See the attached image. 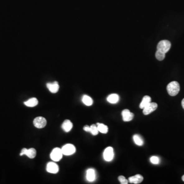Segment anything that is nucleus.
I'll use <instances>...</instances> for the list:
<instances>
[{
    "instance_id": "1",
    "label": "nucleus",
    "mask_w": 184,
    "mask_h": 184,
    "mask_svg": "<svg viewBox=\"0 0 184 184\" xmlns=\"http://www.w3.org/2000/svg\"><path fill=\"white\" fill-rule=\"evenodd\" d=\"M167 92L171 96H175L180 92V85L177 81H172L167 86Z\"/></svg>"
},
{
    "instance_id": "2",
    "label": "nucleus",
    "mask_w": 184,
    "mask_h": 184,
    "mask_svg": "<svg viewBox=\"0 0 184 184\" xmlns=\"http://www.w3.org/2000/svg\"><path fill=\"white\" fill-rule=\"evenodd\" d=\"M171 46V43L169 40H161L157 45V50L166 53L169 51Z\"/></svg>"
},
{
    "instance_id": "3",
    "label": "nucleus",
    "mask_w": 184,
    "mask_h": 184,
    "mask_svg": "<svg viewBox=\"0 0 184 184\" xmlns=\"http://www.w3.org/2000/svg\"><path fill=\"white\" fill-rule=\"evenodd\" d=\"M63 154L62 152V149L56 147L52 150L50 154V158L52 161L54 162H58L62 159Z\"/></svg>"
},
{
    "instance_id": "4",
    "label": "nucleus",
    "mask_w": 184,
    "mask_h": 184,
    "mask_svg": "<svg viewBox=\"0 0 184 184\" xmlns=\"http://www.w3.org/2000/svg\"><path fill=\"white\" fill-rule=\"evenodd\" d=\"M62 150L63 155H70L75 153L76 148L73 144H67L62 147Z\"/></svg>"
},
{
    "instance_id": "5",
    "label": "nucleus",
    "mask_w": 184,
    "mask_h": 184,
    "mask_svg": "<svg viewBox=\"0 0 184 184\" xmlns=\"http://www.w3.org/2000/svg\"><path fill=\"white\" fill-rule=\"evenodd\" d=\"M33 124L38 128H43L46 126L47 120L43 117H38L33 120Z\"/></svg>"
},
{
    "instance_id": "6",
    "label": "nucleus",
    "mask_w": 184,
    "mask_h": 184,
    "mask_svg": "<svg viewBox=\"0 0 184 184\" xmlns=\"http://www.w3.org/2000/svg\"><path fill=\"white\" fill-rule=\"evenodd\" d=\"M114 150L112 147H108L105 148L104 153V158L107 162L112 161L114 158Z\"/></svg>"
},
{
    "instance_id": "7",
    "label": "nucleus",
    "mask_w": 184,
    "mask_h": 184,
    "mask_svg": "<svg viewBox=\"0 0 184 184\" xmlns=\"http://www.w3.org/2000/svg\"><path fill=\"white\" fill-rule=\"evenodd\" d=\"M23 155H26L30 159L34 158L36 155V150L33 148H30L28 150L27 148H23L21 152L20 155L22 156Z\"/></svg>"
},
{
    "instance_id": "8",
    "label": "nucleus",
    "mask_w": 184,
    "mask_h": 184,
    "mask_svg": "<svg viewBox=\"0 0 184 184\" xmlns=\"http://www.w3.org/2000/svg\"><path fill=\"white\" fill-rule=\"evenodd\" d=\"M158 104L154 102H150L143 108V113L145 115H149L157 109Z\"/></svg>"
},
{
    "instance_id": "9",
    "label": "nucleus",
    "mask_w": 184,
    "mask_h": 184,
    "mask_svg": "<svg viewBox=\"0 0 184 184\" xmlns=\"http://www.w3.org/2000/svg\"><path fill=\"white\" fill-rule=\"evenodd\" d=\"M46 169L48 172L56 174L59 171V167L55 163L51 162L48 163Z\"/></svg>"
},
{
    "instance_id": "10",
    "label": "nucleus",
    "mask_w": 184,
    "mask_h": 184,
    "mask_svg": "<svg viewBox=\"0 0 184 184\" xmlns=\"http://www.w3.org/2000/svg\"><path fill=\"white\" fill-rule=\"evenodd\" d=\"M123 120L125 122H128L133 119L134 114L131 113L128 109H125L122 112Z\"/></svg>"
},
{
    "instance_id": "11",
    "label": "nucleus",
    "mask_w": 184,
    "mask_h": 184,
    "mask_svg": "<svg viewBox=\"0 0 184 184\" xmlns=\"http://www.w3.org/2000/svg\"><path fill=\"white\" fill-rule=\"evenodd\" d=\"M47 86L50 92L52 93H56L59 90V86L57 81H55L53 83H48Z\"/></svg>"
},
{
    "instance_id": "12",
    "label": "nucleus",
    "mask_w": 184,
    "mask_h": 184,
    "mask_svg": "<svg viewBox=\"0 0 184 184\" xmlns=\"http://www.w3.org/2000/svg\"><path fill=\"white\" fill-rule=\"evenodd\" d=\"M143 177L140 174H137L136 176L131 177H129V182L130 183L138 184L141 183L143 181Z\"/></svg>"
},
{
    "instance_id": "13",
    "label": "nucleus",
    "mask_w": 184,
    "mask_h": 184,
    "mask_svg": "<svg viewBox=\"0 0 184 184\" xmlns=\"http://www.w3.org/2000/svg\"><path fill=\"white\" fill-rule=\"evenodd\" d=\"M86 180L89 182H93L96 178V173L93 169H89L86 171Z\"/></svg>"
},
{
    "instance_id": "14",
    "label": "nucleus",
    "mask_w": 184,
    "mask_h": 184,
    "mask_svg": "<svg viewBox=\"0 0 184 184\" xmlns=\"http://www.w3.org/2000/svg\"><path fill=\"white\" fill-rule=\"evenodd\" d=\"M62 127L65 132H68L72 130L73 123L69 120H65L62 124Z\"/></svg>"
},
{
    "instance_id": "15",
    "label": "nucleus",
    "mask_w": 184,
    "mask_h": 184,
    "mask_svg": "<svg viewBox=\"0 0 184 184\" xmlns=\"http://www.w3.org/2000/svg\"><path fill=\"white\" fill-rule=\"evenodd\" d=\"M119 100V96L116 94H112L109 95L107 98V101L110 104H117Z\"/></svg>"
},
{
    "instance_id": "16",
    "label": "nucleus",
    "mask_w": 184,
    "mask_h": 184,
    "mask_svg": "<svg viewBox=\"0 0 184 184\" xmlns=\"http://www.w3.org/2000/svg\"><path fill=\"white\" fill-rule=\"evenodd\" d=\"M38 100L36 98H32L24 102L25 105L28 107H34L38 105Z\"/></svg>"
},
{
    "instance_id": "17",
    "label": "nucleus",
    "mask_w": 184,
    "mask_h": 184,
    "mask_svg": "<svg viewBox=\"0 0 184 184\" xmlns=\"http://www.w3.org/2000/svg\"><path fill=\"white\" fill-rule=\"evenodd\" d=\"M151 98L149 96H145L143 98L142 100L141 101V104H140V108L141 109H143L144 107H146L148 104L151 102Z\"/></svg>"
},
{
    "instance_id": "18",
    "label": "nucleus",
    "mask_w": 184,
    "mask_h": 184,
    "mask_svg": "<svg viewBox=\"0 0 184 184\" xmlns=\"http://www.w3.org/2000/svg\"><path fill=\"white\" fill-rule=\"evenodd\" d=\"M82 101L86 106H91L93 104V101L92 98L88 95H84L82 97Z\"/></svg>"
},
{
    "instance_id": "19",
    "label": "nucleus",
    "mask_w": 184,
    "mask_h": 184,
    "mask_svg": "<svg viewBox=\"0 0 184 184\" xmlns=\"http://www.w3.org/2000/svg\"><path fill=\"white\" fill-rule=\"evenodd\" d=\"M97 126L99 132H101L102 134H107L108 132V127L107 125H104V124L97 123Z\"/></svg>"
},
{
    "instance_id": "20",
    "label": "nucleus",
    "mask_w": 184,
    "mask_h": 184,
    "mask_svg": "<svg viewBox=\"0 0 184 184\" xmlns=\"http://www.w3.org/2000/svg\"><path fill=\"white\" fill-rule=\"evenodd\" d=\"M134 142L138 146H142L144 144V141L141 137L138 135H135L133 136Z\"/></svg>"
},
{
    "instance_id": "21",
    "label": "nucleus",
    "mask_w": 184,
    "mask_h": 184,
    "mask_svg": "<svg viewBox=\"0 0 184 184\" xmlns=\"http://www.w3.org/2000/svg\"><path fill=\"white\" fill-rule=\"evenodd\" d=\"M165 54L161 51L157 50V52L155 53V58L158 61H163L165 58Z\"/></svg>"
},
{
    "instance_id": "22",
    "label": "nucleus",
    "mask_w": 184,
    "mask_h": 184,
    "mask_svg": "<svg viewBox=\"0 0 184 184\" xmlns=\"http://www.w3.org/2000/svg\"><path fill=\"white\" fill-rule=\"evenodd\" d=\"M98 131L97 128V126L95 124H92L90 126V132L94 136H96L98 135Z\"/></svg>"
},
{
    "instance_id": "23",
    "label": "nucleus",
    "mask_w": 184,
    "mask_h": 184,
    "mask_svg": "<svg viewBox=\"0 0 184 184\" xmlns=\"http://www.w3.org/2000/svg\"><path fill=\"white\" fill-rule=\"evenodd\" d=\"M150 161L151 162V163H153V164H159L160 163V160L158 157L153 156L150 159Z\"/></svg>"
},
{
    "instance_id": "24",
    "label": "nucleus",
    "mask_w": 184,
    "mask_h": 184,
    "mask_svg": "<svg viewBox=\"0 0 184 184\" xmlns=\"http://www.w3.org/2000/svg\"><path fill=\"white\" fill-rule=\"evenodd\" d=\"M118 180L119 181L121 184H127L128 183V181L125 178V177L124 176H119L118 177Z\"/></svg>"
},
{
    "instance_id": "25",
    "label": "nucleus",
    "mask_w": 184,
    "mask_h": 184,
    "mask_svg": "<svg viewBox=\"0 0 184 184\" xmlns=\"http://www.w3.org/2000/svg\"><path fill=\"white\" fill-rule=\"evenodd\" d=\"M84 130L86 132H90V126L88 125H85L84 127Z\"/></svg>"
},
{
    "instance_id": "26",
    "label": "nucleus",
    "mask_w": 184,
    "mask_h": 184,
    "mask_svg": "<svg viewBox=\"0 0 184 184\" xmlns=\"http://www.w3.org/2000/svg\"><path fill=\"white\" fill-rule=\"evenodd\" d=\"M182 107H183L184 109V99H183V100L182 101Z\"/></svg>"
},
{
    "instance_id": "27",
    "label": "nucleus",
    "mask_w": 184,
    "mask_h": 184,
    "mask_svg": "<svg viewBox=\"0 0 184 184\" xmlns=\"http://www.w3.org/2000/svg\"><path fill=\"white\" fill-rule=\"evenodd\" d=\"M182 180H183V181L184 182V175L183 176V177H182Z\"/></svg>"
}]
</instances>
